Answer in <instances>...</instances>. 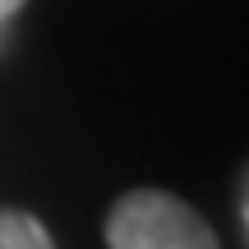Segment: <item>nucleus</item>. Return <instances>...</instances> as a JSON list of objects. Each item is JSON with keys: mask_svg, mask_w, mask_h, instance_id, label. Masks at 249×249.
I'll return each mask as SVG.
<instances>
[{"mask_svg": "<svg viewBox=\"0 0 249 249\" xmlns=\"http://www.w3.org/2000/svg\"><path fill=\"white\" fill-rule=\"evenodd\" d=\"M23 5H28V0H0V23H9V18H14Z\"/></svg>", "mask_w": 249, "mask_h": 249, "instance_id": "obj_3", "label": "nucleus"}, {"mask_svg": "<svg viewBox=\"0 0 249 249\" xmlns=\"http://www.w3.org/2000/svg\"><path fill=\"white\" fill-rule=\"evenodd\" d=\"M107 249H222L213 226L166 189H134L107 217Z\"/></svg>", "mask_w": 249, "mask_h": 249, "instance_id": "obj_1", "label": "nucleus"}, {"mask_svg": "<svg viewBox=\"0 0 249 249\" xmlns=\"http://www.w3.org/2000/svg\"><path fill=\"white\" fill-rule=\"evenodd\" d=\"M0 42H5V23H0Z\"/></svg>", "mask_w": 249, "mask_h": 249, "instance_id": "obj_4", "label": "nucleus"}, {"mask_svg": "<svg viewBox=\"0 0 249 249\" xmlns=\"http://www.w3.org/2000/svg\"><path fill=\"white\" fill-rule=\"evenodd\" d=\"M0 249H55V245H51L46 226L37 222L33 213L5 208V213H0Z\"/></svg>", "mask_w": 249, "mask_h": 249, "instance_id": "obj_2", "label": "nucleus"}]
</instances>
